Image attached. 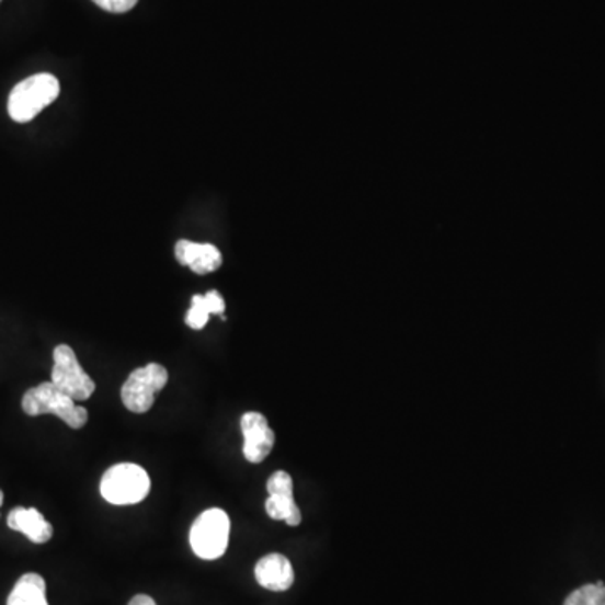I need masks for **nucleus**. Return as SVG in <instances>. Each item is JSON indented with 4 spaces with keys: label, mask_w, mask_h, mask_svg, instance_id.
<instances>
[{
    "label": "nucleus",
    "mask_w": 605,
    "mask_h": 605,
    "mask_svg": "<svg viewBox=\"0 0 605 605\" xmlns=\"http://www.w3.org/2000/svg\"><path fill=\"white\" fill-rule=\"evenodd\" d=\"M22 411L31 418L56 415L71 429L84 427L88 422L87 409L76 406V400L61 392L53 383H43L27 390L22 397Z\"/></svg>",
    "instance_id": "obj_2"
},
{
    "label": "nucleus",
    "mask_w": 605,
    "mask_h": 605,
    "mask_svg": "<svg viewBox=\"0 0 605 605\" xmlns=\"http://www.w3.org/2000/svg\"><path fill=\"white\" fill-rule=\"evenodd\" d=\"M231 520L224 510L210 509L197 516L191 528V547L198 559L217 560L226 553Z\"/></svg>",
    "instance_id": "obj_4"
},
{
    "label": "nucleus",
    "mask_w": 605,
    "mask_h": 605,
    "mask_svg": "<svg viewBox=\"0 0 605 605\" xmlns=\"http://www.w3.org/2000/svg\"><path fill=\"white\" fill-rule=\"evenodd\" d=\"M8 605H49L46 598V582L39 573H25L9 594Z\"/></svg>",
    "instance_id": "obj_13"
},
{
    "label": "nucleus",
    "mask_w": 605,
    "mask_h": 605,
    "mask_svg": "<svg viewBox=\"0 0 605 605\" xmlns=\"http://www.w3.org/2000/svg\"><path fill=\"white\" fill-rule=\"evenodd\" d=\"M258 584L273 592H285L295 582V570L292 562L282 553H270L254 569Z\"/></svg>",
    "instance_id": "obj_10"
},
{
    "label": "nucleus",
    "mask_w": 605,
    "mask_h": 605,
    "mask_svg": "<svg viewBox=\"0 0 605 605\" xmlns=\"http://www.w3.org/2000/svg\"><path fill=\"white\" fill-rule=\"evenodd\" d=\"M98 8L113 14H123V12L132 11L137 5L138 0H93Z\"/></svg>",
    "instance_id": "obj_15"
},
{
    "label": "nucleus",
    "mask_w": 605,
    "mask_h": 605,
    "mask_svg": "<svg viewBox=\"0 0 605 605\" xmlns=\"http://www.w3.org/2000/svg\"><path fill=\"white\" fill-rule=\"evenodd\" d=\"M266 513L270 518L286 522L289 526L301 523V512L293 498V479L286 471H276L267 479Z\"/></svg>",
    "instance_id": "obj_7"
},
{
    "label": "nucleus",
    "mask_w": 605,
    "mask_h": 605,
    "mask_svg": "<svg viewBox=\"0 0 605 605\" xmlns=\"http://www.w3.org/2000/svg\"><path fill=\"white\" fill-rule=\"evenodd\" d=\"M53 358H55V365L50 372V383L76 402H84L90 399L96 390V384L81 367L80 362L76 358L75 350L69 345H58Z\"/></svg>",
    "instance_id": "obj_6"
},
{
    "label": "nucleus",
    "mask_w": 605,
    "mask_h": 605,
    "mask_svg": "<svg viewBox=\"0 0 605 605\" xmlns=\"http://www.w3.org/2000/svg\"><path fill=\"white\" fill-rule=\"evenodd\" d=\"M563 605H605L604 582H595V584L577 589L566 598Z\"/></svg>",
    "instance_id": "obj_14"
},
{
    "label": "nucleus",
    "mask_w": 605,
    "mask_h": 605,
    "mask_svg": "<svg viewBox=\"0 0 605 605\" xmlns=\"http://www.w3.org/2000/svg\"><path fill=\"white\" fill-rule=\"evenodd\" d=\"M128 605H157V602L153 601V598L150 597V595H135L134 598H132L130 604Z\"/></svg>",
    "instance_id": "obj_16"
},
{
    "label": "nucleus",
    "mask_w": 605,
    "mask_h": 605,
    "mask_svg": "<svg viewBox=\"0 0 605 605\" xmlns=\"http://www.w3.org/2000/svg\"><path fill=\"white\" fill-rule=\"evenodd\" d=\"M2 503H4V493L0 490V506H2Z\"/></svg>",
    "instance_id": "obj_17"
},
{
    "label": "nucleus",
    "mask_w": 605,
    "mask_h": 605,
    "mask_svg": "<svg viewBox=\"0 0 605 605\" xmlns=\"http://www.w3.org/2000/svg\"><path fill=\"white\" fill-rule=\"evenodd\" d=\"M59 81L49 72L30 76L15 84L9 94L8 112L14 122L27 123L36 118L50 103L58 100Z\"/></svg>",
    "instance_id": "obj_1"
},
{
    "label": "nucleus",
    "mask_w": 605,
    "mask_h": 605,
    "mask_svg": "<svg viewBox=\"0 0 605 605\" xmlns=\"http://www.w3.org/2000/svg\"><path fill=\"white\" fill-rule=\"evenodd\" d=\"M150 476L141 466L122 463L112 466L101 478V496L109 503L125 506L144 501L150 493Z\"/></svg>",
    "instance_id": "obj_3"
},
{
    "label": "nucleus",
    "mask_w": 605,
    "mask_h": 605,
    "mask_svg": "<svg viewBox=\"0 0 605 605\" xmlns=\"http://www.w3.org/2000/svg\"><path fill=\"white\" fill-rule=\"evenodd\" d=\"M241 429L244 436V458L254 465L263 463L274 446V433L266 418L260 412H246L241 418Z\"/></svg>",
    "instance_id": "obj_8"
},
{
    "label": "nucleus",
    "mask_w": 605,
    "mask_h": 605,
    "mask_svg": "<svg viewBox=\"0 0 605 605\" xmlns=\"http://www.w3.org/2000/svg\"><path fill=\"white\" fill-rule=\"evenodd\" d=\"M226 311V301L216 289H210L206 295H195L192 298L191 310L185 317V323L192 330H202L209 321L210 315H219L224 318Z\"/></svg>",
    "instance_id": "obj_12"
},
{
    "label": "nucleus",
    "mask_w": 605,
    "mask_h": 605,
    "mask_svg": "<svg viewBox=\"0 0 605 605\" xmlns=\"http://www.w3.org/2000/svg\"><path fill=\"white\" fill-rule=\"evenodd\" d=\"M175 258L182 266L191 267L195 274L214 273L222 264V254L214 244H197V242L182 241L176 242Z\"/></svg>",
    "instance_id": "obj_9"
},
{
    "label": "nucleus",
    "mask_w": 605,
    "mask_h": 605,
    "mask_svg": "<svg viewBox=\"0 0 605 605\" xmlns=\"http://www.w3.org/2000/svg\"><path fill=\"white\" fill-rule=\"evenodd\" d=\"M9 528L14 532H21L25 537L30 538L33 544H46L53 538L55 529L53 525L44 518L43 513L36 509H18L11 510L8 516Z\"/></svg>",
    "instance_id": "obj_11"
},
{
    "label": "nucleus",
    "mask_w": 605,
    "mask_h": 605,
    "mask_svg": "<svg viewBox=\"0 0 605 605\" xmlns=\"http://www.w3.org/2000/svg\"><path fill=\"white\" fill-rule=\"evenodd\" d=\"M169 383V372L159 364L137 368L122 387V400L128 411L145 414L150 411L157 393Z\"/></svg>",
    "instance_id": "obj_5"
}]
</instances>
